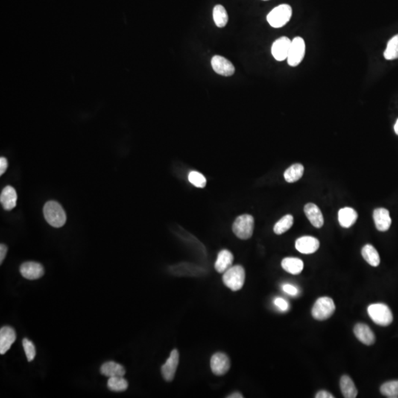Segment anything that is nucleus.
Instances as JSON below:
<instances>
[{"mask_svg":"<svg viewBox=\"0 0 398 398\" xmlns=\"http://www.w3.org/2000/svg\"><path fill=\"white\" fill-rule=\"evenodd\" d=\"M245 279V270L239 265L231 267L223 275L224 285L233 291L241 290L244 286Z\"/></svg>","mask_w":398,"mask_h":398,"instance_id":"obj_2","label":"nucleus"},{"mask_svg":"<svg viewBox=\"0 0 398 398\" xmlns=\"http://www.w3.org/2000/svg\"><path fill=\"white\" fill-rule=\"evenodd\" d=\"M291 40L286 36L279 38L273 43L271 54L278 62H282L288 58Z\"/></svg>","mask_w":398,"mask_h":398,"instance_id":"obj_11","label":"nucleus"},{"mask_svg":"<svg viewBox=\"0 0 398 398\" xmlns=\"http://www.w3.org/2000/svg\"><path fill=\"white\" fill-rule=\"evenodd\" d=\"M304 174V166L302 164H294L284 173V178L288 183L297 182Z\"/></svg>","mask_w":398,"mask_h":398,"instance_id":"obj_25","label":"nucleus"},{"mask_svg":"<svg viewBox=\"0 0 398 398\" xmlns=\"http://www.w3.org/2000/svg\"><path fill=\"white\" fill-rule=\"evenodd\" d=\"M20 273L24 278L30 280L40 279L45 274V268L39 263L25 262L20 266Z\"/></svg>","mask_w":398,"mask_h":398,"instance_id":"obj_12","label":"nucleus"},{"mask_svg":"<svg viewBox=\"0 0 398 398\" xmlns=\"http://www.w3.org/2000/svg\"><path fill=\"white\" fill-rule=\"evenodd\" d=\"M227 398H243L244 396L241 394L240 393H235L233 394L230 395V396H227Z\"/></svg>","mask_w":398,"mask_h":398,"instance_id":"obj_38","label":"nucleus"},{"mask_svg":"<svg viewBox=\"0 0 398 398\" xmlns=\"http://www.w3.org/2000/svg\"><path fill=\"white\" fill-rule=\"evenodd\" d=\"M294 224V217L291 215H286L275 224L274 232L276 235H282L291 229Z\"/></svg>","mask_w":398,"mask_h":398,"instance_id":"obj_28","label":"nucleus"},{"mask_svg":"<svg viewBox=\"0 0 398 398\" xmlns=\"http://www.w3.org/2000/svg\"><path fill=\"white\" fill-rule=\"evenodd\" d=\"M295 247L300 253L310 255L320 248V241L312 236L301 237L296 241Z\"/></svg>","mask_w":398,"mask_h":398,"instance_id":"obj_13","label":"nucleus"},{"mask_svg":"<svg viewBox=\"0 0 398 398\" xmlns=\"http://www.w3.org/2000/svg\"><path fill=\"white\" fill-rule=\"evenodd\" d=\"M305 215L311 224L316 228H321L324 224V217L321 210L314 203H307L304 207Z\"/></svg>","mask_w":398,"mask_h":398,"instance_id":"obj_17","label":"nucleus"},{"mask_svg":"<svg viewBox=\"0 0 398 398\" xmlns=\"http://www.w3.org/2000/svg\"><path fill=\"white\" fill-rule=\"evenodd\" d=\"M213 19L214 22L217 27L222 28L226 25L229 20L227 12L224 6L221 4H217L213 8Z\"/></svg>","mask_w":398,"mask_h":398,"instance_id":"obj_26","label":"nucleus"},{"mask_svg":"<svg viewBox=\"0 0 398 398\" xmlns=\"http://www.w3.org/2000/svg\"><path fill=\"white\" fill-rule=\"evenodd\" d=\"M17 194L16 190L11 186H6L0 196V202L4 210H12L16 206Z\"/></svg>","mask_w":398,"mask_h":398,"instance_id":"obj_18","label":"nucleus"},{"mask_svg":"<svg viewBox=\"0 0 398 398\" xmlns=\"http://www.w3.org/2000/svg\"><path fill=\"white\" fill-rule=\"evenodd\" d=\"M234 256L232 252L224 249L218 253V258L215 264V268L218 273H224L232 266Z\"/></svg>","mask_w":398,"mask_h":398,"instance_id":"obj_19","label":"nucleus"},{"mask_svg":"<svg viewBox=\"0 0 398 398\" xmlns=\"http://www.w3.org/2000/svg\"><path fill=\"white\" fill-rule=\"evenodd\" d=\"M44 216L47 222L55 228H60L66 221V215L60 203L55 200H49L43 208Z\"/></svg>","mask_w":398,"mask_h":398,"instance_id":"obj_1","label":"nucleus"},{"mask_svg":"<svg viewBox=\"0 0 398 398\" xmlns=\"http://www.w3.org/2000/svg\"><path fill=\"white\" fill-rule=\"evenodd\" d=\"M361 255L364 259L372 266L377 267L379 265L381 262L379 254L373 246L370 244L364 246L361 250Z\"/></svg>","mask_w":398,"mask_h":398,"instance_id":"obj_24","label":"nucleus"},{"mask_svg":"<svg viewBox=\"0 0 398 398\" xmlns=\"http://www.w3.org/2000/svg\"><path fill=\"white\" fill-rule=\"evenodd\" d=\"M282 288L284 292L290 294V295L297 296L298 294V289L294 285H291V284H284Z\"/></svg>","mask_w":398,"mask_h":398,"instance_id":"obj_34","label":"nucleus"},{"mask_svg":"<svg viewBox=\"0 0 398 398\" xmlns=\"http://www.w3.org/2000/svg\"><path fill=\"white\" fill-rule=\"evenodd\" d=\"M292 16V8L289 4H282L274 7L267 16L268 24L274 28L283 27Z\"/></svg>","mask_w":398,"mask_h":398,"instance_id":"obj_4","label":"nucleus"},{"mask_svg":"<svg viewBox=\"0 0 398 398\" xmlns=\"http://www.w3.org/2000/svg\"><path fill=\"white\" fill-rule=\"evenodd\" d=\"M358 219V213L351 207H344L338 211V221L342 227L349 228Z\"/></svg>","mask_w":398,"mask_h":398,"instance_id":"obj_21","label":"nucleus"},{"mask_svg":"<svg viewBox=\"0 0 398 398\" xmlns=\"http://www.w3.org/2000/svg\"><path fill=\"white\" fill-rule=\"evenodd\" d=\"M354 333L356 338L366 345H372L375 343V334L370 327L366 324H357L354 328Z\"/></svg>","mask_w":398,"mask_h":398,"instance_id":"obj_16","label":"nucleus"},{"mask_svg":"<svg viewBox=\"0 0 398 398\" xmlns=\"http://www.w3.org/2000/svg\"><path fill=\"white\" fill-rule=\"evenodd\" d=\"M255 220L253 216L245 214L240 215L234 221L232 231L240 239L247 240L253 235Z\"/></svg>","mask_w":398,"mask_h":398,"instance_id":"obj_5","label":"nucleus"},{"mask_svg":"<svg viewBox=\"0 0 398 398\" xmlns=\"http://www.w3.org/2000/svg\"><path fill=\"white\" fill-rule=\"evenodd\" d=\"M282 268L291 274H299L304 268L303 261L297 258H285L281 263Z\"/></svg>","mask_w":398,"mask_h":398,"instance_id":"obj_22","label":"nucleus"},{"mask_svg":"<svg viewBox=\"0 0 398 398\" xmlns=\"http://www.w3.org/2000/svg\"><path fill=\"white\" fill-rule=\"evenodd\" d=\"M395 132H396V134L398 135V119L397 121H396V124L395 125Z\"/></svg>","mask_w":398,"mask_h":398,"instance_id":"obj_39","label":"nucleus"},{"mask_svg":"<svg viewBox=\"0 0 398 398\" xmlns=\"http://www.w3.org/2000/svg\"><path fill=\"white\" fill-rule=\"evenodd\" d=\"M316 398H334V396H332V394L331 393H328V392L325 391V390H322V391L319 392L315 396Z\"/></svg>","mask_w":398,"mask_h":398,"instance_id":"obj_37","label":"nucleus"},{"mask_svg":"<svg viewBox=\"0 0 398 398\" xmlns=\"http://www.w3.org/2000/svg\"><path fill=\"white\" fill-rule=\"evenodd\" d=\"M189 182L197 188H203L206 185V179L205 176L197 171H191L188 175Z\"/></svg>","mask_w":398,"mask_h":398,"instance_id":"obj_31","label":"nucleus"},{"mask_svg":"<svg viewBox=\"0 0 398 398\" xmlns=\"http://www.w3.org/2000/svg\"><path fill=\"white\" fill-rule=\"evenodd\" d=\"M274 305L277 307V308H279L281 311H283V312H285V311H288L289 309V304L288 302H287L285 299L281 298V297H277L274 299Z\"/></svg>","mask_w":398,"mask_h":398,"instance_id":"obj_33","label":"nucleus"},{"mask_svg":"<svg viewBox=\"0 0 398 398\" xmlns=\"http://www.w3.org/2000/svg\"><path fill=\"white\" fill-rule=\"evenodd\" d=\"M367 312L372 320L377 325L388 326L393 323V313L385 304H372L367 308Z\"/></svg>","mask_w":398,"mask_h":398,"instance_id":"obj_3","label":"nucleus"},{"mask_svg":"<svg viewBox=\"0 0 398 398\" xmlns=\"http://www.w3.org/2000/svg\"><path fill=\"white\" fill-rule=\"evenodd\" d=\"M373 219L378 230L386 232L390 229L392 224L390 212L385 208H378L373 212Z\"/></svg>","mask_w":398,"mask_h":398,"instance_id":"obj_15","label":"nucleus"},{"mask_svg":"<svg viewBox=\"0 0 398 398\" xmlns=\"http://www.w3.org/2000/svg\"><path fill=\"white\" fill-rule=\"evenodd\" d=\"M179 363V353L177 349H173L169 358L162 367V375L167 382L174 380Z\"/></svg>","mask_w":398,"mask_h":398,"instance_id":"obj_10","label":"nucleus"},{"mask_svg":"<svg viewBox=\"0 0 398 398\" xmlns=\"http://www.w3.org/2000/svg\"><path fill=\"white\" fill-rule=\"evenodd\" d=\"M264 1H267V0H264Z\"/></svg>","mask_w":398,"mask_h":398,"instance_id":"obj_40","label":"nucleus"},{"mask_svg":"<svg viewBox=\"0 0 398 398\" xmlns=\"http://www.w3.org/2000/svg\"><path fill=\"white\" fill-rule=\"evenodd\" d=\"M384 55V58L387 60H395L398 59V34L389 41Z\"/></svg>","mask_w":398,"mask_h":398,"instance_id":"obj_29","label":"nucleus"},{"mask_svg":"<svg viewBox=\"0 0 398 398\" xmlns=\"http://www.w3.org/2000/svg\"><path fill=\"white\" fill-rule=\"evenodd\" d=\"M210 367L212 373L215 375L221 376L224 375L230 368L229 357L223 352H216L211 358Z\"/></svg>","mask_w":398,"mask_h":398,"instance_id":"obj_9","label":"nucleus"},{"mask_svg":"<svg viewBox=\"0 0 398 398\" xmlns=\"http://www.w3.org/2000/svg\"><path fill=\"white\" fill-rule=\"evenodd\" d=\"M100 373L108 378L112 377H124L126 370L121 364L115 361H108L104 363L100 367Z\"/></svg>","mask_w":398,"mask_h":398,"instance_id":"obj_20","label":"nucleus"},{"mask_svg":"<svg viewBox=\"0 0 398 398\" xmlns=\"http://www.w3.org/2000/svg\"><path fill=\"white\" fill-rule=\"evenodd\" d=\"M340 388L345 398H355L358 396V390L352 380L348 375H343L340 380Z\"/></svg>","mask_w":398,"mask_h":398,"instance_id":"obj_23","label":"nucleus"},{"mask_svg":"<svg viewBox=\"0 0 398 398\" xmlns=\"http://www.w3.org/2000/svg\"><path fill=\"white\" fill-rule=\"evenodd\" d=\"M7 166H8V162L6 158H0V175H2L5 172Z\"/></svg>","mask_w":398,"mask_h":398,"instance_id":"obj_35","label":"nucleus"},{"mask_svg":"<svg viewBox=\"0 0 398 398\" xmlns=\"http://www.w3.org/2000/svg\"><path fill=\"white\" fill-rule=\"evenodd\" d=\"M16 339V331L13 328L10 326L2 327L0 330V354H5Z\"/></svg>","mask_w":398,"mask_h":398,"instance_id":"obj_14","label":"nucleus"},{"mask_svg":"<svg viewBox=\"0 0 398 398\" xmlns=\"http://www.w3.org/2000/svg\"><path fill=\"white\" fill-rule=\"evenodd\" d=\"M305 54V43L302 38L295 37L291 41L289 53H288V64L291 66H297L302 62Z\"/></svg>","mask_w":398,"mask_h":398,"instance_id":"obj_7","label":"nucleus"},{"mask_svg":"<svg viewBox=\"0 0 398 398\" xmlns=\"http://www.w3.org/2000/svg\"><path fill=\"white\" fill-rule=\"evenodd\" d=\"M22 345H23L24 350L25 352L26 357H27V361L29 362L33 361L35 356L36 355V347L34 344L30 340L27 339V338H24L22 341Z\"/></svg>","mask_w":398,"mask_h":398,"instance_id":"obj_32","label":"nucleus"},{"mask_svg":"<svg viewBox=\"0 0 398 398\" xmlns=\"http://www.w3.org/2000/svg\"><path fill=\"white\" fill-rule=\"evenodd\" d=\"M212 69L218 75L229 77L234 75L235 68L230 61L221 56H215L211 60Z\"/></svg>","mask_w":398,"mask_h":398,"instance_id":"obj_8","label":"nucleus"},{"mask_svg":"<svg viewBox=\"0 0 398 398\" xmlns=\"http://www.w3.org/2000/svg\"><path fill=\"white\" fill-rule=\"evenodd\" d=\"M7 247L4 244H1L0 245V264H2L5 258L6 255H7Z\"/></svg>","mask_w":398,"mask_h":398,"instance_id":"obj_36","label":"nucleus"},{"mask_svg":"<svg viewBox=\"0 0 398 398\" xmlns=\"http://www.w3.org/2000/svg\"><path fill=\"white\" fill-rule=\"evenodd\" d=\"M335 311L333 300L328 297H320L316 301L312 308V316L320 321L328 320Z\"/></svg>","mask_w":398,"mask_h":398,"instance_id":"obj_6","label":"nucleus"},{"mask_svg":"<svg viewBox=\"0 0 398 398\" xmlns=\"http://www.w3.org/2000/svg\"><path fill=\"white\" fill-rule=\"evenodd\" d=\"M107 385L111 391L121 393L127 390L129 383L124 377H112L109 378Z\"/></svg>","mask_w":398,"mask_h":398,"instance_id":"obj_27","label":"nucleus"},{"mask_svg":"<svg viewBox=\"0 0 398 398\" xmlns=\"http://www.w3.org/2000/svg\"><path fill=\"white\" fill-rule=\"evenodd\" d=\"M383 396L390 398H398V380L384 383L381 387Z\"/></svg>","mask_w":398,"mask_h":398,"instance_id":"obj_30","label":"nucleus"}]
</instances>
